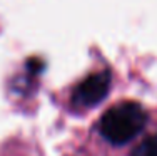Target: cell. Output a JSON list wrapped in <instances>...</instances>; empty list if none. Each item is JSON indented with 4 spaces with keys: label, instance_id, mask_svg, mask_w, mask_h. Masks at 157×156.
I'll use <instances>...</instances> for the list:
<instances>
[{
    "label": "cell",
    "instance_id": "1",
    "mask_svg": "<svg viewBox=\"0 0 157 156\" xmlns=\"http://www.w3.org/2000/svg\"><path fill=\"white\" fill-rule=\"evenodd\" d=\"M147 122V111L139 102L124 101L109 107L99 121V133L110 144L132 141Z\"/></svg>",
    "mask_w": 157,
    "mask_h": 156
},
{
    "label": "cell",
    "instance_id": "2",
    "mask_svg": "<svg viewBox=\"0 0 157 156\" xmlns=\"http://www.w3.org/2000/svg\"><path fill=\"white\" fill-rule=\"evenodd\" d=\"M110 84H112V77L109 70H100V72L87 76L84 81H80L77 84L75 91L72 94L74 106L82 107V109L97 106L109 94Z\"/></svg>",
    "mask_w": 157,
    "mask_h": 156
},
{
    "label": "cell",
    "instance_id": "3",
    "mask_svg": "<svg viewBox=\"0 0 157 156\" xmlns=\"http://www.w3.org/2000/svg\"><path fill=\"white\" fill-rule=\"evenodd\" d=\"M130 156H157V134H151L142 139L132 150Z\"/></svg>",
    "mask_w": 157,
    "mask_h": 156
}]
</instances>
